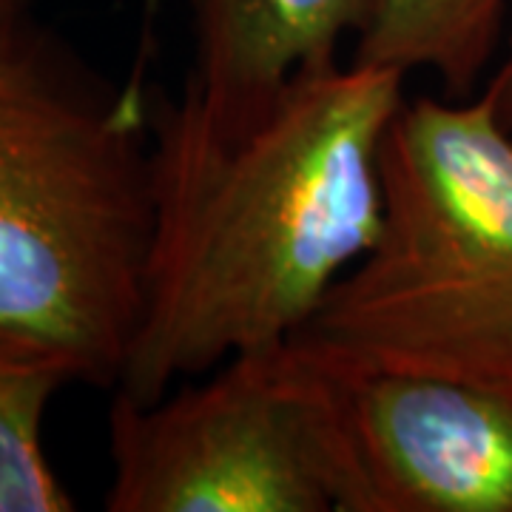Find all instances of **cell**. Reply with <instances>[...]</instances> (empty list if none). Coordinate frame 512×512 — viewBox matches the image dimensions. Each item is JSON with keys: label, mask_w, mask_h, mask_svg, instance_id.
Segmentation results:
<instances>
[{"label": "cell", "mask_w": 512, "mask_h": 512, "mask_svg": "<svg viewBox=\"0 0 512 512\" xmlns=\"http://www.w3.org/2000/svg\"><path fill=\"white\" fill-rule=\"evenodd\" d=\"M512 0H370L350 60L439 77L441 92H478L504 49Z\"/></svg>", "instance_id": "52a82bcc"}, {"label": "cell", "mask_w": 512, "mask_h": 512, "mask_svg": "<svg viewBox=\"0 0 512 512\" xmlns=\"http://www.w3.org/2000/svg\"><path fill=\"white\" fill-rule=\"evenodd\" d=\"M299 336L512 384V131L487 83L404 97L384 140L379 234Z\"/></svg>", "instance_id": "3957f363"}, {"label": "cell", "mask_w": 512, "mask_h": 512, "mask_svg": "<svg viewBox=\"0 0 512 512\" xmlns=\"http://www.w3.org/2000/svg\"><path fill=\"white\" fill-rule=\"evenodd\" d=\"M109 512H339L328 419L293 336L157 402L114 390Z\"/></svg>", "instance_id": "277c9868"}, {"label": "cell", "mask_w": 512, "mask_h": 512, "mask_svg": "<svg viewBox=\"0 0 512 512\" xmlns=\"http://www.w3.org/2000/svg\"><path fill=\"white\" fill-rule=\"evenodd\" d=\"M194 66L185 83L214 103H245L293 74L342 60L370 0H188Z\"/></svg>", "instance_id": "8992f818"}, {"label": "cell", "mask_w": 512, "mask_h": 512, "mask_svg": "<svg viewBox=\"0 0 512 512\" xmlns=\"http://www.w3.org/2000/svg\"><path fill=\"white\" fill-rule=\"evenodd\" d=\"M80 382L63 353L0 328V512H72L43 447V421L57 393Z\"/></svg>", "instance_id": "ba28073f"}, {"label": "cell", "mask_w": 512, "mask_h": 512, "mask_svg": "<svg viewBox=\"0 0 512 512\" xmlns=\"http://www.w3.org/2000/svg\"><path fill=\"white\" fill-rule=\"evenodd\" d=\"M18 3H29V0H0V6H18Z\"/></svg>", "instance_id": "8fae6325"}, {"label": "cell", "mask_w": 512, "mask_h": 512, "mask_svg": "<svg viewBox=\"0 0 512 512\" xmlns=\"http://www.w3.org/2000/svg\"><path fill=\"white\" fill-rule=\"evenodd\" d=\"M296 342L325 404L339 512H512V384Z\"/></svg>", "instance_id": "5b68a950"}, {"label": "cell", "mask_w": 512, "mask_h": 512, "mask_svg": "<svg viewBox=\"0 0 512 512\" xmlns=\"http://www.w3.org/2000/svg\"><path fill=\"white\" fill-rule=\"evenodd\" d=\"M484 83L493 89L498 114H501L504 126L512 131V18H510V29H507V37H504L501 57H498V63H495L493 74H490Z\"/></svg>", "instance_id": "9c48e42d"}, {"label": "cell", "mask_w": 512, "mask_h": 512, "mask_svg": "<svg viewBox=\"0 0 512 512\" xmlns=\"http://www.w3.org/2000/svg\"><path fill=\"white\" fill-rule=\"evenodd\" d=\"M148 89L123 86L0 6V328L63 350L114 390L151 231Z\"/></svg>", "instance_id": "7a4b0ae2"}, {"label": "cell", "mask_w": 512, "mask_h": 512, "mask_svg": "<svg viewBox=\"0 0 512 512\" xmlns=\"http://www.w3.org/2000/svg\"><path fill=\"white\" fill-rule=\"evenodd\" d=\"M407 77L333 60L245 103L148 89L151 231L117 393L157 402L291 342L370 251Z\"/></svg>", "instance_id": "6da1fadb"}, {"label": "cell", "mask_w": 512, "mask_h": 512, "mask_svg": "<svg viewBox=\"0 0 512 512\" xmlns=\"http://www.w3.org/2000/svg\"><path fill=\"white\" fill-rule=\"evenodd\" d=\"M160 6H165V0H146V12H148V18L160 9Z\"/></svg>", "instance_id": "30bf717a"}]
</instances>
